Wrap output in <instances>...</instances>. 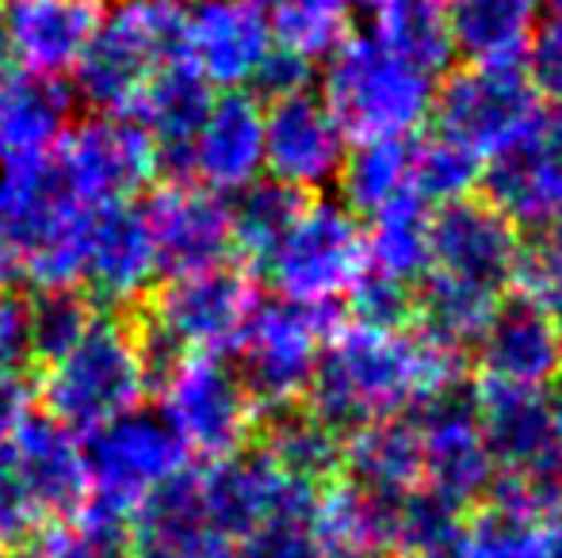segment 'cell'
I'll return each instance as SVG.
<instances>
[{"label":"cell","mask_w":562,"mask_h":558,"mask_svg":"<svg viewBox=\"0 0 562 558\" xmlns=\"http://www.w3.org/2000/svg\"><path fill=\"white\" fill-rule=\"evenodd\" d=\"M474 344L490 387L555 390L562 383V321L536 298H502Z\"/></svg>","instance_id":"19"},{"label":"cell","mask_w":562,"mask_h":558,"mask_svg":"<svg viewBox=\"0 0 562 558\" xmlns=\"http://www.w3.org/2000/svg\"><path fill=\"white\" fill-rule=\"evenodd\" d=\"M184 4H192V0H184Z\"/></svg>","instance_id":"50"},{"label":"cell","mask_w":562,"mask_h":558,"mask_svg":"<svg viewBox=\"0 0 562 558\" xmlns=\"http://www.w3.org/2000/svg\"><path fill=\"white\" fill-rule=\"evenodd\" d=\"M0 558H8V551H4V547H0Z\"/></svg>","instance_id":"49"},{"label":"cell","mask_w":562,"mask_h":558,"mask_svg":"<svg viewBox=\"0 0 562 558\" xmlns=\"http://www.w3.org/2000/svg\"><path fill=\"white\" fill-rule=\"evenodd\" d=\"M383 498V558H437L456 539L459 513L425 486Z\"/></svg>","instance_id":"34"},{"label":"cell","mask_w":562,"mask_h":558,"mask_svg":"<svg viewBox=\"0 0 562 558\" xmlns=\"http://www.w3.org/2000/svg\"><path fill=\"white\" fill-rule=\"evenodd\" d=\"M157 249L161 276L215 269L234 253L229 241V200L195 180H169L142 207Z\"/></svg>","instance_id":"20"},{"label":"cell","mask_w":562,"mask_h":558,"mask_svg":"<svg viewBox=\"0 0 562 558\" xmlns=\"http://www.w3.org/2000/svg\"><path fill=\"white\" fill-rule=\"evenodd\" d=\"M486 164L479 157H471L467 149H459L448 138H429L414 146V161H409V187L417 200H425L432 207H448L467 195H474Z\"/></svg>","instance_id":"40"},{"label":"cell","mask_w":562,"mask_h":558,"mask_svg":"<svg viewBox=\"0 0 562 558\" xmlns=\"http://www.w3.org/2000/svg\"><path fill=\"white\" fill-rule=\"evenodd\" d=\"M104 8L108 0H4L0 31L12 69L66 81L89 50Z\"/></svg>","instance_id":"22"},{"label":"cell","mask_w":562,"mask_h":558,"mask_svg":"<svg viewBox=\"0 0 562 558\" xmlns=\"http://www.w3.org/2000/svg\"><path fill=\"white\" fill-rule=\"evenodd\" d=\"M326 310L265 298L252 306L237 337V375L260 413H283L303 402L326 349Z\"/></svg>","instance_id":"11"},{"label":"cell","mask_w":562,"mask_h":558,"mask_svg":"<svg viewBox=\"0 0 562 558\" xmlns=\"http://www.w3.org/2000/svg\"><path fill=\"white\" fill-rule=\"evenodd\" d=\"M265 452L272 455L280 467H288L291 475L311 478V482H322L326 475H334V467H340L337 429L322 418H314L311 410L276 413L272 429H268V440H265Z\"/></svg>","instance_id":"37"},{"label":"cell","mask_w":562,"mask_h":558,"mask_svg":"<svg viewBox=\"0 0 562 558\" xmlns=\"http://www.w3.org/2000/svg\"><path fill=\"white\" fill-rule=\"evenodd\" d=\"M97 318V306L89 303V295L77 287H54V291H35L27 298V349L31 364H50L74 341H81V333Z\"/></svg>","instance_id":"38"},{"label":"cell","mask_w":562,"mask_h":558,"mask_svg":"<svg viewBox=\"0 0 562 558\" xmlns=\"http://www.w3.org/2000/svg\"><path fill=\"white\" fill-rule=\"evenodd\" d=\"M551 246H555L559 253H562V215L555 218V223H551Z\"/></svg>","instance_id":"47"},{"label":"cell","mask_w":562,"mask_h":558,"mask_svg":"<svg viewBox=\"0 0 562 558\" xmlns=\"http://www.w3.org/2000/svg\"><path fill=\"white\" fill-rule=\"evenodd\" d=\"M154 360L142 329L115 314H97L92 326L58 360L43 364L38 395L43 413L74 429L77 436L123 418L146 402L154 387Z\"/></svg>","instance_id":"3"},{"label":"cell","mask_w":562,"mask_h":558,"mask_svg":"<svg viewBox=\"0 0 562 558\" xmlns=\"http://www.w3.org/2000/svg\"><path fill=\"white\" fill-rule=\"evenodd\" d=\"M0 4H4V0H0Z\"/></svg>","instance_id":"51"},{"label":"cell","mask_w":562,"mask_h":558,"mask_svg":"<svg viewBox=\"0 0 562 558\" xmlns=\"http://www.w3.org/2000/svg\"><path fill=\"white\" fill-rule=\"evenodd\" d=\"M92 207L61 184L50 153L0 169V249L31 291L77 287Z\"/></svg>","instance_id":"2"},{"label":"cell","mask_w":562,"mask_h":558,"mask_svg":"<svg viewBox=\"0 0 562 558\" xmlns=\"http://www.w3.org/2000/svg\"><path fill=\"white\" fill-rule=\"evenodd\" d=\"M311 66H314V61L299 58V54L283 50V46H272V50H268V58H265V66H260L257 81H252V84H257V89L265 92L268 100L291 96V92L311 89Z\"/></svg>","instance_id":"44"},{"label":"cell","mask_w":562,"mask_h":558,"mask_svg":"<svg viewBox=\"0 0 562 558\" xmlns=\"http://www.w3.org/2000/svg\"><path fill=\"white\" fill-rule=\"evenodd\" d=\"M520 264H525V241H520L517 223H509L490 200L467 195L432 215L425 276L490 298H505V287L520 276Z\"/></svg>","instance_id":"15"},{"label":"cell","mask_w":562,"mask_h":558,"mask_svg":"<svg viewBox=\"0 0 562 558\" xmlns=\"http://www.w3.org/2000/svg\"><path fill=\"white\" fill-rule=\"evenodd\" d=\"M348 298H352L356 321H371V326H394L409 310V287L375 276V272H363Z\"/></svg>","instance_id":"43"},{"label":"cell","mask_w":562,"mask_h":558,"mask_svg":"<svg viewBox=\"0 0 562 558\" xmlns=\"http://www.w3.org/2000/svg\"><path fill=\"white\" fill-rule=\"evenodd\" d=\"M157 280H161V264L138 203L123 200L92 207L81 269V291L89 295V303L123 310L146 298Z\"/></svg>","instance_id":"18"},{"label":"cell","mask_w":562,"mask_h":558,"mask_svg":"<svg viewBox=\"0 0 562 558\" xmlns=\"http://www.w3.org/2000/svg\"><path fill=\"white\" fill-rule=\"evenodd\" d=\"M525 77L532 81V89L540 92V100H559L562 104V15L551 12L548 20H540L532 27V38L525 46Z\"/></svg>","instance_id":"42"},{"label":"cell","mask_w":562,"mask_h":558,"mask_svg":"<svg viewBox=\"0 0 562 558\" xmlns=\"http://www.w3.org/2000/svg\"><path fill=\"white\" fill-rule=\"evenodd\" d=\"M184 0H108L77 61L74 92L92 115L134 119L149 81L184 58Z\"/></svg>","instance_id":"4"},{"label":"cell","mask_w":562,"mask_h":558,"mask_svg":"<svg viewBox=\"0 0 562 558\" xmlns=\"http://www.w3.org/2000/svg\"><path fill=\"white\" fill-rule=\"evenodd\" d=\"M272 46L252 0H192L184 8V58L211 89H249Z\"/></svg>","instance_id":"21"},{"label":"cell","mask_w":562,"mask_h":558,"mask_svg":"<svg viewBox=\"0 0 562 558\" xmlns=\"http://www.w3.org/2000/svg\"><path fill=\"white\" fill-rule=\"evenodd\" d=\"M126 558H234V544L211 528L200 470H180L131 516Z\"/></svg>","instance_id":"25"},{"label":"cell","mask_w":562,"mask_h":558,"mask_svg":"<svg viewBox=\"0 0 562 558\" xmlns=\"http://www.w3.org/2000/svg\"><path fill=\"white\" fill-rule=\"evenodd\" d=\"M146 326L142 341L154 360V372L177 356L207 352V356H229L257 306V287L234 264L165 276L149 291Z\"/></svg>","instance_id":"8"},{"label":"cell","mask_w":562,"mask_h":558,"mask_svg":"<svg viewBox=\"0 0 562 558\" xmlns=\"http://www.w3.org/2000/svg\"><path fill=\"white\" fill-rule=\"evenodd\" d=\"M200 490L211 528L226 544H241L249 532L268 528V524L311 521L314 501H318V482L291 475L268 452H241L223 463H207L200 470Z\"/></svg>","instance_id":"14"},{"label":"cell","mask_w":562,"mask_h":558,"mask_svg":"<svg viewBox=\"0 0 562 558\" xmlns=\"http://www.w3.org/2000/svg\"><path fill=\"white\" fill-rule=\"evenodd\" d=\"M459 356L445 341L406 321H352L326 337L318 372L306 390L311 413L334 429L409 418L456 390Z\"/></svg>","instance_id":"1"},{"label":"cell","mask_w":562,"mask_h":558,"mask_svg":"<svg viewBox=\"0 0 562 558\" xmlns=\"http://www.w3.org/2000/svg\"><path fill=\"white\" fill-rule=\"evenodd\" d=\"M417 440H422V486L451 505L456 513L482 501L494 486V455L486 432L474 413V402L456 390L437 398L417 413Z\"/></svg>","instance_id":"17"},{"label":"cell","mask_w":562,"mask_h":558,"mask_svg":"<svg viewBox=\"0 0 562 558\" xmlns=\"http://www.w3.org/2000/svg\"><path fill=\"white\" fill-rule=\"evenodd\" d=\"M12 280H15L12 261H8V253H4V249H0V298L8 295V287H12Z\"/></svg>","instance_id":"46"},{"label":"cell","mask_w":562,"mask_h":558,"mask_svg":"<svg viewBox=\"0 0 562 558\" xmlns=\"http://www.w3.org/2000/svg\"><path fill=\"white\" fill-rule=\"evenodd\" d=\"M85 516L123 528L131 516L192 467L188 452L157 413L138 410L85 432Z\"/></svg>","instance_id":"7"},{"label":"cell","mask_w":562,"mask_h":558,"mask_svg":"<svg viewBox=\"0 0 562 558\" xmlns=\"http://www.w3.org/2000/svg\"><path fill=\"white\" fill-rule=\"evenodd\" d=\"M340 463L352 486L371 493H406L422 486V440L414 418L371 421L340 444Z\"/></svg>","instance_id":"28"},{"label":"cell","mask_w":562,"mask_h":558,"mask_svg":"<svg viewBox=\"0 0 562 558\" xmlns=\"http://www.w3.org/2000/svg\"><path fill=\"white\" fill-rule=\"evenodd\" d=\"M27 402H31L27 367L0 360V429L20 421L23 413H27Z\"/></svg>","instance_id":"45"},{"label":"cell","mask_w":562,"mask_h":558,"mask_svg":"<svg viewBox=\"0 0 562 558\" xmlns=\"http://www.w3.org/2000/svg\"><path fill=\"white\" fill-rule=\"evenodd\" d=\"M50 161L61 184L85 207L134 200L157 176V149L138 119L89 115L74 119L54 141Z\"/></svg>","instance_id":"13"},{"label":"cell","mask_w":562,"mask_h":558,"mask_svg":"<svg viewBox=\"0 0 562 558\" xmlns=\"http://www.w3.org/2000/svg\"><path fill=\"white\" fill-rule=\"evenodd\" d=\"M437 135L482 164L543 119L540 92L520 66H467L432 92Z\"/></svg>","instance_id":"12"},{"label":"cell","mask_w":562,"mask_h":558,"mask_svg":"<svg viewBox=\"0 0 562 558\" xmlns=\"http://www.w3.org/2000/svg\"><path fill=\"white\" fill-rule=\"evenodd\" d=\"M303 200V192L276 184L268 176H260L245 192L229 195V241H234V253L260 269L272 257V249L280 246L288 226L295 223Z\"/></svg>","instance_id":"35"},{"label":"cell","mask_w":562,"mask_h":558,"mask_svg":"<svg viewBox=\"0 0 562 558\" xmlns=\"http://www.w3.org/2000/svg\"><path fill=\"white\" fill-rule=\"evenodd\" d=\"M211 96H215V89L188 66V58H180L149 81L138 112H134V119L154 138L157 169L169 172L172 180L188 176V146H192V135L207 112Z\"/></svg>","instance_id":"27"},{"label":"cell","mask_w":562,"mask_h":558,"mask_svg":"<svg viewBox=\"0 0 562 558\" xmlns=\"http://www.w3.org/2000/svg\"><path fill=\"white\" fill-rule=\"evenodd\" d=\"M437 558H562V513L528 516L494 505L482 521L459 528Z\"/></svg>","instance_id":"32"},{"label":"cell","mask_w":562,"mask_h":558,"mask_svg":"<svg viewBox=\"0 0 562 558\" xmlns=\"http://www.w3.org/2000/svg\"><path fill=\"white\" fill-rule=\"evenodd\" d=\"M409 161L414 146L409 138H368L348 146L345 164L337 172L340 203L352 215H375L379 207L409 195Z\"/></svg>","instance_id":"33"},{"label":"cell","mask_w":562,"mask_h":558,"mask_svg":"<svg viewBox=\"0 0 562 558\" xmlns=\"http://www.w3.org/2000/svg\"><path fill=\"white\" fill-rule=\"evenodd\" d=\"M157 418L172 429L188 459L207 467L245 452L260 410L226 356L192 352L157 367Z\"/></svg>","instance_id":"9"},{"label":"cell","mask_w":562,"mask_h":558,"mask_svg":"<svg viewBox=\"0 0 562 558\" xmlns=\"http://www.w3.org/2000/svg\"><path fill=\"white\" fill-rule=\"evenodd\" d=\"M69 123L74 92L66 89V81L20 69L0 73V169L50 153Z\"/></svg>","instance_id":"26"},{"label":"cell","mask_w":562,"mask_h":558,"mask_svg":"<svg viewBox=\"0 0 562 558\" xmlns=\"http://www.w3.org/2000/svg\"><path fill=\"white\" fill-rule=\"evenodd\" d=\"M490 203L517 226H551L562 215V119L543 115L528 135L482 169Z\"/></svg>","instance_id":"24"},{"label":"cell","mask_w":562,"mask_h":558,"mask_svg":"<svg viewBox=\"0 0 562 558\" xmlns=\"http://www.w3.org/2000/svg\"><path fill=\"white\" fill-rule=\"evenodd\" d=\"M368 246V272L409 287L429 272V246H432V210L414 192L386 203L371 215L363 230Z\"/></svg>","instance_id":"30"},{"label":"cell","mask_w":562,"mask_h":558,"mask_svg":"<svg viewBox=\"0 0 562 558\" xmlns=\"http://www.w3.org/2000/svg\"><path fill=\"white\" fill-rule=\"evenodd\" d=\"M85 509V447L50 413L0 429V547H23L38 528Z\"/></svg>","instance_id":"5"},{"label":"cell","mask_w":562,"mask_h":558,"mask_svg":"<svg viewBox=\"0 0 562 558\" xmlns=\"http://www.w3.org/2000/svg\"><path fill=\"white\" fill-rule=\"evenodd\" d=\"M497 509L528 516L562 513V383L551 390V436L543 447V459L525 478H494Z\"/></svg>","instance_id":"39"},{"label":"cell","mask_w":562,"mask_h":558,"mask_svg":"<svg viewBox=\"0 0 562 558\" xmlns=\"http://www.w3.org/2000/svg\"><path fill=\"white\" fill-rule=\"evenodd\" d=\"M548 4H551V12H559V15H562V0H548Z\"/></svg>","instance_id":"48"},{"label":"cell","mask_w":562,"mask_h":558,"mask_svg":"<svg viewBox=\"0 0 562 558\" xmlns=\"http://www.w3.org/2000/svg\"><path fill=\"white\" fill-rule=\"evenodd\" d=\"M371 35L394 50L398 58L414 61L417 69L437 77L448 69L451 54V0H371Z\"/></svg>","instance_id":"31"},{"label":"cell","mask_w":562,"mask_h":558,"mask_svg":"<svg viewBox=\"0 0 562 558\" xmlns=\"http://www.w3.org/2000/svg\"><path fill=\"white\" fill-rule=\"evenodd\" d=\"M451 46L471 66H520L532 38V0H451Z\"/></svg>","instance_id":"29"},{"label":"cell","mask_w":562,"mask_h":558,"mask_svg":"<svg viewBox=\"0 0 562 558\" xmlns=\"http://www.w3.org/2000/svg\"><path fill=\"white\" fill-rule=\"evenodd\" d=\"M348 135L322 96L311 89L276 96L265 107V176L295 192L337 184Z\"/></svg>","instance_id":"16"},{"label":"cell","mask_w":562,"mask_h":558,"mask_svg":"<svg viewBox=\"0 0 562 558\" xmlns=\"http://www.w3.org/2000/svg\"><path fill=\"white\" fill-rule=\"evenodd\" d=\"M260 272L272 283L276 298L329 310L368 272V246H363L360 215L340 200H303L295 223L280 238Z\"/></svg>","instance_id":"10"},{"label":"cell","mask_w":562,"mask_h":558,"mask_svg":"<svg viewBox=\"0 0 562 558\" xmlns=\"http://www.w3.org/2000/svg\"><path fill=\"white\" fill-rule=\"evenodd\" d=\"M265 12L272 43L314 61L348 35L345 0H252Z\"/></svg>","instance_id":"36"},{"label":"cell","mask_w":562,"mask_h":558,"mask_svg":"<svg viewBox=\"0 0 562 558\" xmlns=\"http://www.w3.org/2000/svg\"><path fill=\"white\" fill-rule=\"evenodd\" d=\"M265 176V107L249 89L211 96L188 146V176L215 195H237Z\"/></svg>","instance_id":"23"},{"label":"cell","mask_w":562,"mask_h":558,"mask_svg":"<svg viewBox=\"0 0 562 558\" xmlns=\"http://www.w3.org/2000/svg\"><path fill=\"white\" fill-rule=\"evenodd\" d=\"M23 558H126V532L77 513L74 521L38 528L23 544Z\"/></svg>","instance_id":"41"},{"label":"cell","mask_w":562,"mask_h":558,"mask_svg":"<svg viewBox=\"0 0 562 558\" xmlns=\"http://www.w3.org/2000/svg\"><path fill=\"white\" fill-rule=\"evenodd\" d=\"M432 73L386 50L371 31L345 35L326 54L322 100L348 141L368 138H414L432 115Z\"/></svg>","instance_id":"6"}]
</instances>
